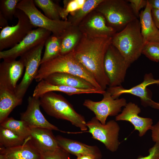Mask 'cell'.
Wrapping results in <instances>:
<instances>
[{"label": "cell", "mask_w": 159, "mask_h": 159, "mask_svg": "<svg viewBox=\"0 0 159 159\" xmlns=\"http://www.w3.org/2000/svg\"><path fill=\"white\" fill-rule=\"evenodd\" d=\"M153 84L159 85V79H155L151 73L146 74L143 82L129 89H126L121 86L109 87L106 91L108 92L114 99L118 98L121 95L129 94L139 97L143 106H151L153 102L151 99L150 92L147 87Z\"/></svg>", "instance_id": "cell-13"}, {"label": "cell", "mask_w": 159, "mask_h": 159, "mask_svg": "<svg viewBox=\"0 0 159 159\" xmlns=\"http://www.w3.org/2000/svg\"><path fill=\"white\" fill-rule=\"evenodd\" d=\"M95 10L102 14L108 25L117 32L138 19L127 0H103Z\"/></svg>", "instance_id": "cell-5"}, {"label": "cell", "mask_w": 159, "mask_h": 159, "mask_svg": "<svg viewBox=\"0 0 159 159\" xmlns=\"http://www.w3.org/2000/svg\"><path fill=\"white\" fill-rule=\"evenodd\" d=\"M25 140L40 154L53 151L59 147L52 130L42 128H30L29 136Z\"/></svg>", "instance_id": "cell-16"}, {"label": "cell", "mask_w": 159, "mask_h": 159, "mask_svg": "<svg viewBox=\"0 0 159 159\" xmlns=\"http://www.w3.org/2000/svg\"><path fill=\"white\" fill-rule=\"evenodd\" d=\"M142 54L151 61L159 62V42H148L144 44Z\"/></svg>", "instance_id": "cell-32"}, {"label": "cell", "mask_w": 159, "mask_h": 159, "mask_svg": "<svg viewBox=\"0 0 159 159\" xmlns=\"http://www.w3.org/2000/svg\"><path fill=\"white\" fill-rule=\"evenodd\" d=\"M36 6L41 9L44 15L52 20H60L62 8L51 0H34Z\"/></svg>", "instance_id": "cell-29"}, {"label": "cell", "mask_w": 159, "mask_h": 159, "mask_svg": "<svg viewBox=\"0 0 159 159\" xmlns=\"http://www.w3.org/2000/svg\"><path fill=\"white\" fill-rule=\"evenodd\" d=\"M64 7L60 14L62 20L67 21V16L69 14L76 11L81 8L78 3L77 0H64Z\"/></svg>", "instance_id": "cell-34"}, {"label": "cell", "mask_w": 159, "mask_h": 159, "mask_svg": "<svg viewBox=\"0 0 159 159\" xmlns=\"http://www.w3.org/2000/svg\"><path fill=\"white\" fill-rule=\"evenodd\" d=\"M58 91L71 95L76 94L97 93L103 95L105 91L97 89H79L65 86L52 84L44 80L39 82L34 91L32 96L39 98L42 95L48 92Z\"/></svg>", "instance_id": "cell-20"}, {"label": "cell", "mask_w": 159, "mask_h": 159, "mask_svg": "<svg viewBox=\"0 0 159 159\" xmlns=\"http://www.w3.org/2000/svg\"><path fill=\"white\" fill-rule=\"evenodd\" d=\"M56 137L59 146L70 154L76 157L90 155L95 156L97 159H101L102 158L101 152L96 145H88L60 135H57Z\"/></svg>", "instance_id": "cell-19"}, {"label": "cell", "mask_w": 159, "mask_h": 159, "mask_svg": "<svg viewBox=\"0 0 159 159\" xmlns=\"http://www.w3.org/2000/svg\"><path fill=\"white\" fill-rule=\"evenodd\" d=\"M16 8L26 14L34 27L47 30L57 36L62 37L73 26L68 20L50 19L38 10L33 0H21L17 4Z\"/></svg>", "instance_id": "cell-6"}, {"label": "cell", "mask_w": 159, "mask_h": 159, "mask_svg": "<svg viewBox=\"0 0 159 159\" xmlns=\"http://www.w3.org/2000/svg\"><path fill=\"white\" fill-rule=\"evenodd\" d=\"M26 110L20 113L21 120L25 122L30 128H42L61 131L57 127L51 124L41 112L39 98L29 96Z\"/></svg>", "instance_id": "cell-14"}, {"label": "cell", "mask_w": 159, "mask_h": 159, "mask_svg": "<svg viewBox=\"0 0 159 159\" xmlns=\"http://www.w3.org/2000/svg\"><path fill=\"white\" fill-rule=\"evenodd\" d=\"M0 26L3 28L9 26L7 20L0 13Z\"/></svg>", "instance_id": "cell-40"}, {"label": "cell", "mask_w": 159, "mask_h": 159, "mask_svg": "<svg viewBox=\"0 0 159 159\" xmlns=\"http://www.w3.org/2000/svg\"><path fill=\"white\" fill-rule=\"evenodd\" d=\"M25 141L11 130L0 126V148H9L21 145Z\"/></svg>", "instance_id": "cell-30"}, {"label": "cell", "mask_w": 159, "mask_h": 159, "mask_svg": "<svg viewBox=\"0 0 159 159\" xmlns=\"http://www.w3.org/2000/svg\"><path fill=\"white\" fill-rule=\"evenodd\" d=\"M151 107L159 110V102H156L153 101Z\"/></svg>", "instance_id": "cell-42"}, {"label": "cell", "mask_w": 159, "mask_h": 159, "mask_svg": "<svg viewBox=\"0 0 159 159\" xmlns=\"http://www.w3.org/2000/svg\"><path fill=\"white\" fill-rule=\"evenodd\" d=\"M103 0H86L79 9L70 13L68 21L74 26H77L87 15L95 10Z\"/></svg>", "instance_id": "cell-26"}, {"label": "cell", "mask_w": 159, "mask_h": 159, "mask_svg": "<svg viewBox=\"0 0 159 159\" xmlns=\"http://www.w3.org/2000/svg\"><path fill=\"white\" fill-rule=\"evenodd\" d=\"M57 72L78 76L87 80L96 88L103 90L92 74L76 59L72 52L59 54L41 64L34 79L39 82L48 75Z\"/></svg>", "instance_id": "cell-2"}, {"label": "cell", "mask_w": 159, "mask_h": 159, "mask_svg": "<svg viewBox=\"0 0 159 159\" xmlns=\"http://www.w3.org/2000/svg\"><path fill=\"white\" fill-rule=\"evenodd\" d=\"M40 153L28 142L9 148H0V159H39Z\"/></svg>", "instance_id": "cell-23"}, {"label": "cell", "mask_w": 159, "mask_h": 159, "mask_svg": "<svg viewBox=\"0 0 159 159\" xmlns=\"http://www.w3.org/2000/svg\"><path fill=\"white\" fill-rule=\"evenodd\" d=\"M82 35L78 26H73L68 30L62 37L60 54L72 52L78 44Z\"/></svg>", "instance_id": "cell-25"}, {"label": "cell", "mask_w": 159, "mask_h": 159, "mask_svg": "<svg viewBox=\"0 0 159 159\" xmlns=\"http://www.w3.org/2000/svg\"><path fill=\"white\" fill-rule=\"evenodd\" d=\"M43 80L55 85H64L82 89H96L91 84L84 79L67 73H54L48 75Z\"/></svg>", "instance_id": "cell-22"}, {"label": "cell", "mask_w": 159, "mask_h": 159, "mask_svg": "<svg viewBox=\"0 0 159 159\" xmlns=\"http://www.w3.org/2000/svg\"><path fill=\"white\" fill-rule=\"evenodd\" d=\"M24 67L20 59L3 60L0 64V85L15 90Z\"/></svg>", "instance_id": "cell-18"}, {"label": "cell", "mask_w": 159, "mask_h": 159, "mask_svg": "<svg viewBox=\"0 0 159 159\" xmlns=\"http://www.w3.org/2000/svg\"><path fill=\"white\" fill-rule=\"evenodd\" d=\"M14 17L18 21L14 26L3 28L0 33V51L11 48L20 42L34 27L22 11L17 9Z\"/></svg>", "instance_id": "cell-10"}, {"label": "cell", "mask_w": 159, "mask_h": 159, "mask_svg": "<svg viewBox=\"0 0 159 159\" xmlns=\"http://www.w3.org/2000/svg\"><path fill=\"white\" fill-rule=\"evenodd\" d=\"M149 154L145 156H139L137 159H159V142H155L148 150Z\"/></svg>", "instance_id": "cell-36"}, {"label": "cell", "mask_w": 159, "mask_h": 159, "mask_svg": "<svg viewBox=\"0 0 159 159\" xmlns=\"http://www.w3.org/2000/svg\"><path fill=\"white\" fill-rule=\"evenodd\" d=\"M62 37L53 34L50 36L45 41L44 52L42 58L41 64L60 54Z\"/></svg>", "instance_id": "cell-27"}, {"label": "cell", "mask_w": 159, "mask_h": 159, "mask_svg": "<svg viewBox=\"0 0 159 159\" xmlns=\"http://www.w3.org/2000/svg\"><path fill=\"white\" fill-rule=\"evenodd\" d=\"M151 14L154 22L159 29V10L152 8Z\"/></svg>", "instance_id": "cell-38"}, {"label": "cell", "mask_w": 159, "mask_h": 159, "mask_svg": "<svg viewBox=\"0 0 159 159\" xmlns=\"http://www.w3.org/2000/svg\"><path fill=\"white\" fill-rule=\"evenodd\" d=\"M112 44L131 64L142 54L144 42L139 19L131 22L112 37Z\"/></svg>", "instance_id": "cell-4"}, {"label": "cell", "mask_w": 159, "mask_h": 159, "mask_svg": "<svg viewBox=\"0 0 159 159\" xmlns=\"http://www.w3.org/2000/svg\"><path fill=\"white\" fill-rule=\"evenodd\" d=\"M39 98L40 106L49 115L68 121L82 131L87 130L84 117L77 112L62 95L51 92L42 95Z\"/></svg>", "instance_id": "cell-3"}, {"label": "cell", "mask_w": 159, "mask_h": 159, "mask_svg": "<svg viewBox=\"0 0 159 159\" xmlns=\"http://www.w3.org/2000/svg\"><path fill=\"white\" fill-rule=\"evenodd\" d=\"M82 33L81 39L72 52L76 59L93 76L102 90L105 91L110 82L105 71L104 61L112 44V37Z\"/></svg>", "instance_id": "cell-1"}, {"label": "cell", "mask_w": 159, "mask_h": 159, "mask_svg": "<svg viewBox=\"0 0 159 159\" xmlns=\"http://www.w3.org/2000/svg\"><path fill=\"white\" fill-rule=\"evenodd\" d=\"M151 130L153 141L159 142V120L156 124L152 126Z\"/></svg>", "instance_id": "cell-37"}, {"label": "cell", "mask_w": 159, "mask_h": 159, "mask_svg": "<svg viewBox=\"0 0 159 159\" xmlns=\"http://www.w3.org/2000/svg\"><path fill=\"white\" fill-rule=\"evenodd\" d=\"M21 0H0V13L7 20H12L17 9L16 6Z\"/></svg>", "instance_id": "cell-31"}, {"label": "cell", "mask_w": 159, "mask_h": 159, "mask_svg": "<svg viewBox=\"0 0 159 159\" xmlns=\"http://www.w3.org/2000/svg\"><path fill=\"white\" fill-rule=\"evenodd\" d=\"M131 63L112 44L106 53L104 61L105 72L110 82L109 87L121 86Z\"/></svg>", "instance_id": "cell-9"}, {"label": "cell", "mask_w": 159, "mask_h": 159, "mask_svg": "<svg viewBox=\"0 0 159 159\" xmlns=\"http://www.w3.org/2000/svg\"><path fill=\"white\" fill-rule=\"evenodd\" d=\"M23 100L16 96L15 90L0 85V123L6 118L16 106L21 105Z\"/></svg>", "instance_id": "cell-24"}, {"label": "cell", "mask_w": 159, "mask_h": 159, "mask_svg": "<svg viewBox=\"0 0 159 159\" xmlns=\"http://www.w3.org/2000/svg\"><path fill=\"white\" fill-rule=\"evenodd\" d=\"M77 26L82 33L112 37L117 32L107 24L104 16L96 11L91 13Z\"/></svg>", "instance_id": "cell-17"}, {"label": "cell", "mask_w": 159, "mask_h": 159, "mask_svg": "<svg viewBox=\"0 0 159 159\" xmlns=\"http://www.w3.org/2000/svg\"><path fill=\"white\" fill-rule=\"evenodd\" d=\"M141 111L137 105L129 102L127 104L122 112L115 117V120L129 122L133 125L134 130L138 131L139 136L142 137L148 130L151 129L153 120L150 118L139 116L138 114Z\"/></svg>", "instance_id": "cell-15"}, {"label": "cell", "mask_w": 159, "mask_h": 159, "mask_svg": "<svg viewBox=\"0 0 159 159\" xmlns=\"http://www.w3.org/2000/svg\"><path fill=\"white\" fill-rule=\"evenodd\" d=\"M130 4L132 10L136 17H139V11L140 10L147 4L148 0H127Z\"/></svg>", "instance_id": "cell-35"}, {"label": "cell", "mask_w": 159, "mask_h": 159, "mask_svg": "<svg viewBox=\"0 0 159 159\" xmlns=\"http://www.w3.org/2000/svg\"><path fill=\"white\" fill-rule=\"evenodd\" d=\"M152 9L159 10V0H148Z\"/></svg>", "instance_id": "cell-39"}, {"label": "cell", "mask_w": 159, "mask_h": 159, "mask_svg": "<svg viewBox=\"0 0 159 159\" xmlns=\"http://www.w3.org/2000/svg\"><path fill=\"white\" fill-rule=\"evenodd\" d=\"M1 127L8 129L25 140L29 138L30 128L24 121L17 120L12 117H8L0 123Z\"/></svg>", "instance_id": "cell-28"}, {"label": "cell", "mask_w": 159, "mask_h": 159, "mask_svg": "<svg viewBox=\"0 0 159 159\" xmlns=\"http://www.w3.org/2000/svg\"><path fill=\"white\" fill-rule=\"evenodd\" d=\"M45 41L37 46L25 53L19 59L25 68V72L20 82L15 90L16 95L23 100L29 87L36 77L41 65V55Z\"/></svg>", "instance_id": "cell-8"}, {"label": "cell", "mask_w": 159, "mask_h": 159, "mask_svg": "<svg viewBox=\"0 0 159 159\" xmlns=\"http://www.w3.org/2000/svg\"><path fill=\"white\" fill-rule=\"evenodd\" d=\"M40 154L39 159H70V154L60 146L54 151Z\"/></svg>", "instance_id": "cell-33"}, {"label": "cell", "mask_w": 159, "mask_h": 159, "mask_svg": "<svg viewBox=\"0 0 159 159\" xmlns=\"http://www.w3.org/2000/svg\"><path fill=\"white\" fill-rule=\"evenodd\" d=\"M103 97L100 101L96 102L86 99L83 105L94 112L95 117L102 124L105 125L109 116H116L122 112V107L127 103L123 98L115 99L107 91L103 94Z\"/></svg>", "instance_id": "cell-11"}, {"label": "cell", "mask_w": 159, "mask_h": 159, "mask_svg": "<svg viewBox=\"0 0 159 159\" xmlns=\"http://www.w3.org/2000/svg\"><path fill=\"white\" fill-rule=\"evenodd\" d=\"M51 32L38 28L33 29L19 43L12 47L0 51V59L3 60H16L37 46L45 41Z\"/></svg>", "instance_id": "cell-12"}, {"label": "cell", "mask_w": 159, "mask_h": 159, "mask_svg": "<svg viewBox=\"0 0 159 159\" xmlns=\"http://www.w3.org/2000/svg\"><path fill=\"white\" fill-rule=\"evenodd\" d=\"M152 9L148 1L145 9L140 12L139 15L144 44L148 42H159V29L153 20L151 14Z\"/></svg>", "instance_id": "cell-21"}, {"label": "cell", "mask_w": 159, "mask_h": 159, "mask_svg": "<svg viewBox=\"0 0 159 159\" xmlns=\"http://www.w3.org/2000/svg\"><path fill=\"white\" fill-rule=\"evenodd\" d=\"M75 159H97L96 157L92 155H85L77 156Z\"/></svg>", "instance_id": "cell-41"}, {"label": "cell", "mask_w": 159, "mask_h": 159, "mask_svg": "<svg viewBox=\"0 0 159 159\" xmlns=\"http://www.w3.org/2000/svg\"><path fill=\"white\" fill-rule=\"evenodd\" d=\"M86 126L92 138L103 143L107 150L112 152L117 150L120 144V127L115 120H111L103 125L95 117L87 122Z\"/></svg>", "instance_id": "cell-7"}]
</instances>
